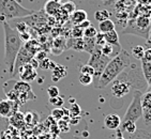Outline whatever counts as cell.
Here are the masks:
<instances>
[{"label":"cell","instance_id":"obj_37","mask_svg":"<svg viewBox=\"0 0 151 139\" xmlns=\"http://www.w3.org/2000/svg\"><path fill=\"white\" fill-rule=\"evenodd\" d=\"M96 44L98 46H102V45H104L106 42H105V39H104V33H102V32H98L96 35Z\"/></svg>","mask_w":151,"mask_h":139},{"label":"cell","instance_id":"obj_20","mask_svg":"<svg viewBox=\"0 0 151 139\" xmlns=\"http://www.w3.org/2000/svg\"><path fill=\"white\" fill-rule=\"evenodd\" d=\"M142 74L145 76L146 82L148 85H151V62L142 61Z\"/></svg>","mask_w":151,"mask_h":139},{"label":"cell","instance_id":"obj_43","mask_svg":"<svg viewBox=\"0 0 151 139\" xmlns=\"http://www.w3.org/2000/svg\"><path fill=\"white\" fill-rule=\"evenodd\" d=\"M116 1H118V0H106V4H113V3H115Z\"/></svg>","mask_w":151,"mask_h":139},{"label":"cell","instance_id":"obj_28","mask_svg":"<svg viewBox=\"0 0 151 139\" xmlns=\"http://www.w3.org/2000/svg\"><path fill=\"white\" fill-rule=\"evenodd\" d=\"M67 110L63 109V108H56V109H54L52 111V117L54 118L55 120H57V121H59V120L63 119L64 116L67 115Z\"/></svg>","mask_w":151,"mask_h":139},{"label":"cell","instance_id":"obj_2","mask_svg":"<svg viewBox=\"0 0 151 139\" xmlns=\"http://www.w3.org/2000/svg\"><path fill=\"white\" fill-rule=\"evenodd\" d=\"M2 27L4 31V64L12 75L14 70L15 59L23 46V41L20 39L17 30L12 28L6 21L2 23Z\"/></svg>","mask_w":151,"mask_h":139},{"label":"cell","instance_id":"obj_4","mask_svg":"<svg viewBox=\"0 0 151 139\" xmlns=\"http://www.w3.org/2000/svg\"><path fill=\"white\" fill-rule=\"evenodd\" d=\"M90 59L88 61V64L91 65L94 70V75L93 77H96V80H94V87H96V84H98V80H99L100 76H101L102 72L104 71L106 64L108 63V61L111 59L108 57H105L101 54V50H100V46L96 45L94 50H93L92 54H90Z\"/></svg>","mask_w":151,"mask_h":139},{"label":"cell","instance_id":"obj_31","mask_svg":"<svg viewBox=\"0 0 151 139\" xmlns=\"http://www.w3.org/2000/svg\"><path fill=\"white\" fill-rule=\"evenodd\" d=\"M70 115L71 118H73V117H79V115H81V107H79V105L78 104H76V103H73L72 105H71V108H70Z\"/></svg>","mask_w":151,"mask_h":139},{"label":"cell","instance_id":"obj_38","mask_svg":"<svg viewBox=\"0 0 151 139\" xmlns=\"http://www.w3.org/2000/svg\"><path fill=\"white\" fill-rule=\"evenodd\" d=\"M140 61H145V62H151V48H147L144 52V56Z\"/></svg>","mask_w":151,"mask_h":139},{"label":"cell","instance_id":"obj_14","mask_svg":"<svg viewBox=\"0 0 151 139\" xmlns=\"http://www.w3.org/2000/svg\"><path fill=\"white\" fill-rule=\"evenodd\" d=\"M61 10V4L60 2H57L55 0H48L45 6H44V11L47 15L50 16H56Z\"/></svg>","mask_w":151,"mask_h":139},{"label":"cell","instance_id":"obj_40","mask_svg":"<svg viewBox=\"0 0 151 139\" xmlns=\"http://www.w3.org/2000/svg\"><path fill=\"white\" fill-rule=\"evenodd\" d=\"M77 26H79L81 28H83V29H86V28H88L89 26H91V23H90V21H89L88 19H86L85 21H83L81 24L77 25Z\"/></svg>","mask_w":151,"mask_h":139},{"label":"cell","instance_id":"obj_26","mask_svg":"<svg viewBox=\"0 0 151 139\" xmlns=\"http://www.w3.org/2000/svg\"><path fill=\"white\" fill-rule=\"evenodd\" d=\"M94 18L99 21H103L105 19H109L111 18V13L106 10H100V11H96L94 13Z\"/></svg>","mask_w":151,"mask_h":139},{"label":"cell","instance_id":"obj_34","mask_svg":"<svg viewBox=\"0 0 151 139\" xmlns=\"http://www.w3.org/2000/svg\"><path fill=\"white\" fill-rule=\"evenodd\" d=\"M64 101L61 96H56V97H50V104H52V106H56L57 108L61 107L63 105Z\"/></svg>","mask_w":151,"mask_h":139},{"label":"cell","instance_id":"obj_23","mask_svg":"<svg viewBox=\"0 0 151 139\" xmlns=\"http://www.w3.org/2000/svg\"><path fill=\"white\" fill-rule=\"evenodd\" d=\"M100 50H101L102 55L105 56V57H108V58H109L111 55L116 56V54H115V50H114V46H111V44L105 43L104 45L100 46Z\"/></svg>","mask_w":151,"mask_h":139},{"label":"cell","instance_id":"obj_15","mask_svg":"<svg viewBox=\"0 0 151 139\" xmlns=\"http://www.w3.org/2000/svg\"><path fill=\"white\" fill-rule=\"evenodd\" d=\"M70 19H71V23H72L74 26H77V25L81 24L86 19H88L87 12L84 11V10H75V11L70 15Z\"/></svg>","mask_w":151,"mask_h":139},{"label":"cell","instance_id":"obj_12","mask_svg":"<svg viewBox=\"0 0 151 139\" xmlns=\"http://www.w3.org/2000/svg\"><path fill=\"white\" fill-rule=\"evenodd\" d=\"M18 74H19V77L22 79V81H25V82L33 81L37 78V76H38L37 70L32 67L30 63H27L20 67L18 70Z\"/></svg>","mask_w":151,"mask_h":139},{"label":"cell","instance_id":"obj_9","mask_svg":"<svg viewBox=\"0 0 151 139\" xmlns=\"http://www.w3.org/2000/svg\"><path fill=\"white\" fill-rule=\"evenodd\" d=\"M32 58H33V55H32L31 52H28L24 46H22V48H20L19 52H18L17 56H16V59H15L14 70H13V73H12V75H11L12 77H14V76L16 75V73H18V70L23 67V65L29 63Z\"/></svg>","mask_w":151,"mask_h":139},{"label":"cell","instance_id":"obj_19","mask_svg":"<svg viewBox=\"0 0 151 139\" xmlns=\"http://www.w3.org/2000/svg\"><path fill=\"white\" fill-rule=\"evenodd\" d=\"M99 30L102 33H107L115 30V23L111 19H105L99 23Z\"/></svg>","mask_w":151,"mask_h":139},{"label":"cell","instance_id":"obj_17","mask_svg":"<svg viewBox=\"0 0 151 139\" xmlns=\"http://www.w3.org/2000/svg\"><path fill=\"white\" fill-rule=\"evenodd\" d=\"M104 39L105 42L107 44H111V46H116L117 48H121L119 44V37H118V33H117L116 30H113V31H109L107 33H104Z\"/></svg>","mask_w":151,"mask_h":139},{"label":"cell","instance_id":"obj_27","mask_svg":"<svg viewBox=\"0 0 151 139\" xmlns=\"http://www.w3.org/2000/svg\"><path fill=\"white\" fill-rule=\"evenodd\" d=\"M122 126H123V130L129 134H134L136 132V123L133 121H125L122 122Z\"/></svg>","mask_w":151,"mask_h":139},{"label":"cell","instance_id":"obj_16","mask_svg":"<svg viewBox=\"0 0 151 139\" xmlns=\"http://www.w3.org/2000/svg\"><path fill=\"white\" fill-rule=\"evenodd\" d=\"M65 48H72L74 50H84V40L83 38H70L65 42Z\"/></svg>","mask_w":151,"mask_h":139},{"label":"cell","instance_id":"obj_5","mask_svg":"<svg viewBox=\"0 0 151 139\" xmlns=\"http://www.w3.org/2000/svg\"><path fill=\"white\" fill-rule=\"evenodd\" d=\"M142 92L136 90L134 92L133 100H132L131 104L129 106L128 110L124 115V118L122 120V122L125 121H133L136 122L137 120L142 118Z\"/></svg>","mask_w":151,"mask_h":139},{"label":"cell","instance_id":"obj_41","mask_svg":"<svg viewBox=\"0 0 151 139\" xmlns=\"http://www.w3.org/2000/svg\"><path fill=\"white\" fill-rule=\"evenodd\" d=\"M147 48H151V30L149 31L148 38H147Z\"/></svg>","mask_w":151,"mask_h":139},{"label":"cell","instance_id":"obj_33","mask_svg":"<svg viewBox=\"0 0 151 139\" xmlns=\"http://www.w3.org/2000/svg\"><path fill=\"white\" fill-rule=\"evenodd\" d=\"M40 67H43L44 70H52L54 67H56V64L54 63V61H52V60H50V59L45 58L44 60L41 61Z\"/></svg>","mask_w":151,"mask_h":139},{"label":"cell","instance_id":"obj_18","mask_svg":"<svg viewBox=\"0 0 151 139\" xmlns=\"http://www.w3.org/2000/svg\"><path fill=\"white\" fill-rule=\"evenodd\" d=\"M52 80L58 81L61 78H63L67 76V67L63 65H57L52 70Z\"/></svg>","mask_w":151,"mask_h":139},{"label":"cell","instance_id":"obj_44","mask_svg":"<svg viewBox=\"0 0 151 139\" xmlns=\"http://www.w3.org/2000/svg\"><path fill=\"white\" fill-rule=\"evenodd\" d=\"M83 135H84V137H87V136H89V133H84Z\"/></svg>","mask_w":151,"mask_h":139},{"label":"cell","instance_id":"obj_10","mask_svg":"<svg viewBox=\"0 0 151 139\" xmlns=\"http://www.w3.org/2000/svg\"><path fill=\"white\" fill-rule=\"evenodd\" d=\"M142 117L146 125H151V92H146L142 95Z\"/></svg>","mask_w":151,"mask_h":139},{"label":"cell","instance_id":"obj_39","mask_svg":"<svg viewBox=\"0 0 151 139\" xmlns=\"http://www.w3.org/2000/svg\"><path fill=\"white\" fill-rule=\"evenodd\" d=\"M16 30H17L18 33H24V32L27 31V26L26 24H18V25H16Z\"/></svg>","mask_w":151,"mask_h":139},{"label":"cell","instance_id":"obj_7","mask_svg":"<svg viewBox=\"0 0 151 139\" xmlns=\"http://www.w3.org/2000/svg\"><path fill=\"white\" fill-rule=\"evenodd\" d=\"M130 26L133 27L130 31L134 34L142 35V38H148L149 31H150V19L147 16H139L135 19L134 23H130Z\"/></svg>","mask_w":151,"mask_h":139},{"label":"cell","instance_id":"obj_11","mask_svg":"<svg viewBox=\"0 0 151 139\" xmlns=\"http://www.w3.org/2000/svg\"><path fill=\"white\" fill-rule=\"evenodd\" d=\"M17 110V104L10 100H1L0 101V117L1 118H11Z\"/></svg>","mask_w":151,"mask_h":139},{"label":"cell","instance_id":"obj_25","mask_svg":"<svg viewBox=\"0 0 151 139\" xmlns=\"http://www.w3.org/2000/svg\"><path fill=\"white\" fill-rule=\"evenodd\" d=\"M61 10L63 12H65L68 15H71L76 10V6L73 1H67L63 4H61Z\"/></svg>","mask_w":151,"mask_h":139},{"label":"cell","instance_id":"obj_24","mask_svg":"<svg viewBox=\"0 0 151 139\" xmlns=\"http://www.w3.org/2000/svg\"><path fill=\"white\" fill-rule=\"evenodd\" d=\"M144 52H145V48L142 46V45H136L134 46L131 50V55L133 56L134 58L137 59V60H142V56H144Z\"/></svg>","mask_w":151,"mask_h":139},{"label":"cell","instance_id":"obj_35","mask_svg":"<svg viewBox=\"0 0 151 139\" xmlns=\"http://www.w3.org/2000/svg\"><path fill=\"white\" fill-rule=\"evenodd\" d=\"M81 74H86V75H89V76H92L94 75V70H93V67H91V65H89V64H85V65H83V67H81Z\"/></svg>","mask_w":151,"mask_h":139},{"label":"cell","instance_id":"obj_6","mask_svg":"<svg viewBox=\"0 0 151 139\" xmlns=\"http://www.w3.org/2000/svg\"><path fill=\"white\" fill-rule=\"evenodd\" d=\"M13 90L17 93L18 96V104H23L25 102L29 101V100H35V94L32 92L31 87L28 82L25 81H16L14 82V87Z\"/></svg>","mask_w":151,"mask_h":139},{"label":"cell","instance_id":"obj_21","mask_svg":"<svg viewBox=\"0 0 151 139\" xmlns=\"http://www.w3.org/2000/svg\"><path fill=\"white\" fill-rule=\"evenodd\" d=\"M83 40H84V50L87 52L88 54H92L96 46V40L89 38H83Z\"/></svg>","mask_w":151,"mask_h":139},{"label":"cell","instance_id":"obj_45","mask_svg":"<svg viewBox=\"0 0 151 139\" xmlns=\"http://www.w3.org/2000/svg\"><path fill=\"white\" fill-rule=\"evenodd\" d=\"M150 30H151V28H150Z\"/></svg>","mask_w":151,"mask_h":139},{"label":"cell","instance_id":"obj_36","mask_svg":"<svg viewBox=\"0 0 151 139\" xmlns=\"http://www.w3.org/2000/svg\"><path fill=\"white\" fill-rule=\"evenodd\" d=\"M47 94L50 97H56V96H59V89L58 87L56 86H50L47 88Z\"/></svg>","mask_w":151,"mask_h":139},{"label":"cell","instance_id":"obj_22","mask_svg":"<svg viewBox=\"0 0 151 139\" xmlns=\"http://www.w3.org/2000/svg\"><path fill=\"white\" fill-rule=\"evenodd\" d=\"M65 42H67V41L64 40L63 38H57L55 41H54V45H52V52L55 54L57 48H59L58 49L59 52H62L64 48H65Z\"/></svg>","mask_w":151,"mask_h":139},{"label":"cell","instance_id":"obj_3","mask_svg":"<svg viewBox=\"0 0 151 139\" xmlns=\"http://www.w3.org/2000/svg\"><path fill=\"white\" fill-rule=\"evenodd\" d=\"M35 11L27 9L18 2L17 0H0V23L14 20L16 18L31 16Z\"/></svg>","mask_w":151,"mask_h":139},{"label":"cell","instance_id":"obj_29","mask_svg":"<svg viewBox=\"0 0 151 139\" xmlns=\"http://www.w3.org/2000/svg\"><path fill=\"white\" fill-rule=\"evenodd\" d=\"M96 33H98V31H96V28H94L93 26H89L88 28L84 29V37H83V38L94 39L96 38Z\"/></svg>","mask_w":151,"mask_h":139},{"label":"cell","instance_id":"obj_13","mask_svg":"<svg viewBox=\"0 0 151 139\" xmlns=\"http://www.w3.org/2000/svg\"><path fill=\"white\" fill-rule=\"evenodd\" d=\"M120 124H121V119L120 117L116 113H109L105 117L104 119V125L105 128L111 130H116L119 128Z\"/></svg>","mask_w":151,"mask_h":139},{"label":"cell","instance_id":"obj_30","mask_svg":"<svg viewBox=\"0 0 151 139\" xmlns=\"http://www.w3.org/2000/svg\"><path fill=\"white\" fill-rule=\"evenodd\" d=\"M84 37V29L79 26H74L71 30V38H83Z\"/></svg>","mask_w":151,"mask_h":139},{"label":"cell","instance_id":"obj_8","mask_svg":"<svg viewBox=\"0 0 151 139\" xmlns=\"http://www.w3.org/2000/svg\"><path fill=\"white\" fill-rule=\"evenodd\" d=\"M131 90V84L127 80H122L121 78H116L114 80L113 87H111V93L114 96L118 99L123 97L127 94H129Z\"/></svg>","mask_w":151,"mask_h":139},{"label":"cell","instance_id":"obj_32","mask_svg":"<svg viewBox=\"0 0 151 139\" xmlns=\"http://www.w3.org/2000/svg\"><path fill=\"white\" fill-rule=\"evenodd\" d=\"M78 80H79V82L83 85V86H89V85L92 84L93 77H92V76L86 75V74H81Z\"/></svg>","mask_w":151,"mask_h":139},{"label":"cell","instance_id":"obj_42","mask_svg":"<svg viewBox=\"0 0 151 139\" xmlns=\"http://www.w3.org/2000/svg\"><path fill=\"white\" fill-rule=\"evenodd\" d=\"M117 130V139H124L123 136H122L121 130Z\"/></svg>","mask_w":151,"mask_h":139},{"label":"cell","instance_id":"obj_1","mask_svg":"<svg viewBox=\"0 0 151 139\" xmlns=\"http://www.w3.org/2000/svg\"><path fill=\"white\" fill-rule=\"evenodd\" d=\"M131 63V55L127 50L121 49L118 55L108 61L104 71L100 76L96 87L98 89H103L111 81H114L118 76L124 71Z\"/></svg>","mask_w":151,"mask_h":139}]
</instances>
